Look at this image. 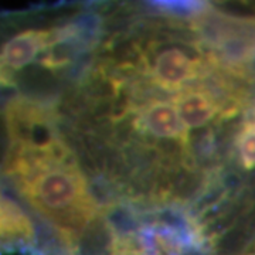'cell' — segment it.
Here are the masks:
<instances>
[{"mask_svg": "<svg viewBox=\"0 0 255 255\" xmlns=\"http://www.w3.org/2000/svg\"><path fill=\"white\" fill-rule=\"evenodd\" d=\"M36 241V231L26 213L17 204L0 194V251Z\"/></svg>", "mask_w": 255, "mask_h": 255, "instance_id": "277c9868", "label": "cell"}, {"mask_svg": "<svg viewBox=\"0 0 255 255\" xmlns=\"http://www.w3.org/2000/svg\"><path fill=\"white\" fill-rule=\"evenodd\" d=\"M172 104L187 129H197L207 125L219 112V105L214 98L201 90L190 88L179 92L173 97Z\"/></svg>", "mask_w": 255, "mask_h": 255, "instance_id": "5b68a950", "label": "cell"}, {"mask_svg": "<svg viewBox=\"0 0 255 255\" xmlns=\"http://www.w3.org/2000/svg\"><path fill=\"white\" fill-rule=\"evenodd\" d=\"M199 74V64L177 47L164 48L156 55L152 65L153 81L167 91H177Z\"/></svg>", "mask_w": 255, "mask_h": 255, "instance_id": "7a4b0ae2", "label": "cell"}, {"mask_svg": "<svg viewBox=\"0 0 255 255\" xmlns=\"http://www.w3.org/2000/svg\"><path fill=\"white\" fill-rule=\"evenodd\" d=\"M3 173L37 214L75 243L94 219L95 204L68 145L41 152L7 150Z\"/></svg>", "mask_w": 255, "mask_h": 255, "instance_id": "6da1fadb", "label": "cell"}, {"mask_svg": "<svg viewBox=\"0 0 255 255\" xmlns=\"http://www.w3.org/2000/svg\"><path fill=\"white\" fill-rule=\"evenodd\" d=\"M137 128L162 139H174L182 143L187 142V128L172 102L152 101L146 104L137 115Z\"/></svg>", "mask_w": 255, "mask_h": 255, "instance_id": "3957f363", "label": "cell"}, {"mask_svg": "<svg viewBox=\"0 0 255 255\" xmlns=\"http://www.w3.org/2000/svg\"><path fill=\"white\" fill-rule=\"evenodd\" d=\"M240 162L246 169L255 167V117L248 119L237 139Z\"/></svg>", "mask_w": 255, "mask_h": 255, "instance_id": "8992f818", "label": "cell"}]
</instances>
